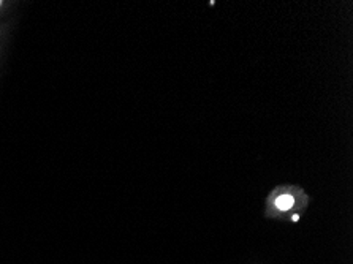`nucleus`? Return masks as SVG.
Returning a JSON list of instances; mask_svg holds the SVG:
<instances>
[{"mask_svg":"<svg viewBox=\"0 0 353 264\" xmlns=\"http://www.w3.org/2000/svg\"><path fill=\"white\" fill-rule=\"evenodd\" d=\"M293 204H295V198L292 195H281L276 199V207L279 211H288V209L293 207Z\"/></svg>","mask_w":353,"mask_h":264,"instance_id":"obj_1","label":"nucleus"},{"mask_svg":"<svg viewBox=\"0 0 353 264\" xmlns=\"http://www.w3.org/2000/svg\"><path fill=\"white\" fill-rule=\"evenodd\" d=\"M0 7H2V2H0Z\"/></svg>","mask_w":353,"mask_h":264,"instance_id":"obj_2","label":"nucleus"}]
</instances>
